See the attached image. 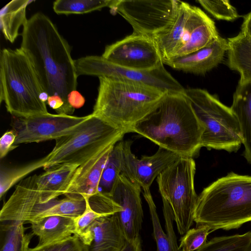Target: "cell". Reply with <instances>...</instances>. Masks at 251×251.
<instances>
[{
  "label": "cell",
  "instance_id": "obj_9",
  "mask_svg": "<svg viewBox=\"0 0 251 251\" xmlns=\"http://www.w3.org/2000/svg\"><path fill=\"white\" fill-rule=\"evenodd\" d=\"M195 172L193 158L180 156L156 178L162 202L170 207L177 231L182 236L194 222L198 198L194 186Z\"/></svg>",
  "mask_w": 251,
  "mask_h": 251
},
{
  "label": "cell",
  "instance_id": "obj_30",
  "mask_svg": "<svg viewBox=\"0 0 251 251\" xmlns=\"http://www.w3.org/2000/svg\"><path fill=\"white\" fill-rule=\"evenodd\" d=\"M85 199L86 205L84 211L74 218V235L78 237L85 245L89 246L93 240V227L95 223L99 218L108 215L94 211L89 203L88 199Z\"/></svg>",
  "mask_w": 251,
  "mask_h": 251
},
{
  "label": "cell",
  "instance_id": "obj_4",
  "mask_svg": "<svg viewBox=\"0 0 251 251\" xmlns=\"http://www.w3.org/2000/svg\"><path fill=\"white\" fill-rule=\"evenodd\" d=\"M98 95L92 114L130 132L153 111L167 92L133 81L99 77Z\"/></svg>",
  "mask_w": 251,
  "mask_h": 251
},
{
  "label": "cell",
  "instance_id": "obj_29",
  "mask_svg": "<svg viewBox=\"0 0 251 251\" xmlns=\"http://www.w3.org/2000/svg\"><path fill=\"white\" fill-rule=\"evenodd\" d=\"M122 140L113 147L103 169L99 185V191L109 194L121 172Z\"/></svg>",
  "mask_w": 251,
  "mask_h": 251
},
{
  "label": "cell",
  "instance_id": "obj_41",
  "mask_svg": "<svg viewBox=\"0 0 251 251\" xmlns=\"http://www.w3.org/2000/svg\"><path fill=\"white\" fill-rule=\"evenodd\" d=\"M122 251H142L141 238L139 237L131 242H127Z\"/></svg>",
  "mask_w": 251,
  "mask_h": 251
},
{
  "label": "cell",
  "instance_id": "obj_26",
  "mask_svg": "<svg viewBox=\"0 0 251 251\" xmlns=\"http://www.w3.org/2000/svg\"><path fill=\"white\" fill-rule=\"evenodd\" d=\"M196 251H251V231L214 237Z\"/></svg>",
  "mask_w": 251,
  "mask_h": 251
},
{
  "label": "cell",
  "instance_id": "obj_3",
  "mask_svg": "<svg viewBox=\"0 0 251 251\" xmlns=\"http://www.w3.org/2000/svg\"><path fill=\"white\" fill-rule=\"evenodd\" d=\"M251 221V176L230 172L205 188L194 212L196 226L229 230Z\"/></svg>",
  "mask_w": 251,
  "mask_h": 251
},
{
  "label": "cell",
  "instance_id": "obj_12",
  "mask_svg": "<svg viewBox=\"0 0 251 251\" xmlns=\"http://www.w3.org/2000/svg\"><path fill=\"white\" fill-rule=\"evenodd\" d=\"M89 115L78 117L49 113L29 117L12 116L10 126L16 135L14 146L55 140L74 131Z\"/></svg>",
  "mask_w": 251,
  "mask_h": 251
},
{
  "label": "cell",
  "instance_id": "obj_33",
  "mask_svg": "<svg viewBox=\"0 0 251 251\" xmlns=\"http://www.w3.org/2000/svg\"><path fill=\"white\" fill-rule=\"evenodd\" d=\"M203 8L218 20L232 21L237 19L236 8L229 0H197Z\"/></svg>",
  "mask_w": 251,
  "mask_h": 251
},
{
  "label": "cell",
  "instance_id": "obj_37",
  "mask_svg": "<svg viewBox=\"0 0 251 251\" xmlns=\"http://www.w3.org/2000/svg\"><path fill=\"white\" fill-rule=\"evenodd\" d=\"M47 103L57 114H66L64 102L60 96L57 95L49 96Z\"/></svg>",
  "mask_w": 251,
  "mask_h": 251
},
{
  "label": "cell",
  "instance_id": "obj_5",
  "mask_svg": "<svg viewBox=\"0 0 251 251\" xmlns=\"http://www.w3.org/2000/svg\"><path fill=\"white\" fill-rule=\"evenodd\" d=\"M49 97L29 57L21 49L0 53V101L12 116L29 117L49 113Z\"/></svg>",
  "mask_w": 251,
  "mask_h": 251
},
{
  "label": "cell",
  "instance_id": "obj_18",
  "mask_svg": "<svg viewBox=\"0 0 251 251\" xmlns=\"http://www.w3.org/2000/svg\"><path fill=\"white\" fill-rule=\"evenodd\" d=\"M227 49V40L220 36L209 45L169 61L165 64L176 70L203 75L222 61Z\"/></svg>",
  "mask_w": 251,
  "mask_h": 251
},
{
  "label": "cell",
  "instance_id": "obj_1",
  "mask_svg": "<svg viewBox=\"0 0 251 251\" xmlns=\"http://www.w3.org/2000/svg\"><path fill=\"white\" fill-rule=\"evenodd\" d=\"M21 48L31 61L44 91L57 95L64 102L66 114L75 109L68 96L76 90L77 75L67 42L46 15L37 12L23 26Z\"/></svg>",
  "mask_w": 251,
  "mask_h": 251
},
{
  "label": "cell",
  "instance_id": "obj_31",
  "mask_svg": "<svg viewBox=\"0 0 251 251\" xmlns=\"http://www.w3.org/2000/svg\"><path fill=\"white\" fill-rule=\"evenodd\" d=\"M143 193L149 206L157 251H174L166 232L162 228L151 191H144Z\"/></svg>",
  "mask_w": 251,
  "mask_h": 251
},
{
  "label": "cell",
  "instance_id": "obj_23",
  "mask_svg": "<svg viewBox=\"0 0 251 251\" xmlns=\"http://www.w3.org/2000/svg\"><path fill=\"white\" fill-rule=\"evenodd\" d=\"M227 40V64L240 74L238 83L251 80V37L241 31Z\"/></svg>",
  "mask_w": 251,
  "mask_h": 251
},
{
  "label": "cell",
  "instance_id": "obj_21",
  "mask_svg": "<svg viewBox=\"0 0 251 251\" xmlns=\"http://www.w3.org/2000/svg\"><path fill=\"white\" fill-rule=\"evenodd\" d=\"M230 108L239 125L244 147L243 155L251 164V80L238 83Z\"/></svg>",
  "mask_w": 251,
  "mask_h": 251
},
{
  "label": "cell",
  "instance_id": "obj_39",
  "mask_svg": "<svg viewBox=\"0 0 251 251\" xmlns=\"http://www.w3.org/2000/svg\"><path fill=\"white\" fill-rule=\"evenodd\" d=\"M63 242L46 245H37L34 248H30L29 247L25 251H57Z\"/></svg>",
  "mask_w": 251,
  "mask_h": 251
},
{
  "label": "cell",
  "instance_id": "obj_14",
  "mask_svg": "<svg viewBox=\"0 0 251 251\" xmlns=\"http://www.w3.org/2000/svg\"><path fill=\"white\" fill-rule=\"evenodd\" d=\"M131 144L130 140H122L121 174L138 185L143 192L150 191L155 178L180 157L159 147L154 154L139 159L132 153Z\"/></svg>",
  "mask_w": 251,
  "mask_h": 251
},
{
  "label": "cell",
  "instance_id": "obj_22",
  "mask_svg": "<svg viewBox=\"0 0 251 251\" xmlns=\"http://www.w3.org/2000/svg\"><path fill=\"white\" fill-rule=\"evenodd\" d=\"M74 218L50 216L30 223L33 234L38 238L37 245L63 242L74 235Z\"/></svg>",
  "mask_w": 251,
  "mask_h": 251
},
{
  "label": "cell",
  "instance_id": "obj_10",
  "mask_svg": "<svg viewBox=\"0 0 251 251\" xmlns=\"http://www.w3.org/2000/svg\"><path fill=\"white\" fill-rule=\"evenodd\" d=\"M77 76L95 75L126 79L146 84L167 93H184L185 89L162 64L155 69L140 71L114 64L101 56H87L74 60Z\"/></svg>",
  "mask_w": 251,
  "mask_h": 251
},
{
  "label": "cell",
  "instance_id": "obj_40",
  "mask_svg": "<svg viewBox=\"0 0 251 251\" xmlns=\"http://www.w3.org/2000/svg\"><path fill=\"white\" fill-rule=\"evenodd\" d=\"M241 31L251 37V11L244 16Z\"/></svg>",
  "mask_w": 251,
  "mask_h": 251
},
{
  "label": "cell",
  "instance_id": "obj_8",
  "mask_svg": "<svg viewBox=\"0 0 251 251\" xmlns=\"http://www.w3.org/2000/svg\"><path fill=\"white\" fill-rule=\"evenodd\" d=\"M184 95L203 127L201 147L236 152L242 144V139L238 122L231 108L204 89H185Z\"/></svg>",
  "mask_w": 251,
  "mask_h": 251
},
{
  "label": "cell",
  "instance_id": "obj_11",
  "mask_svg": "<svg viewBox=\"0 0 251 251\" xmlns=\"http://www.w3.org/2000/svg\"><path fill=\"white\" fill-rule=\"evenodd\" d=\"M180 0H117L111 9L133 28V33L152 37L173 22Z\"/></svg>",
  "mask_w": 251,
  "mask_h": 251
},
{
  "label": "cell",
  "instance_id": "obj_28",
  "mask_svg": "<svg viewBox=\"0 0 251 251\" xmlns=\"http://www.w3.org/2000/svg\"><path fill=\"white\" fill-rule=\"evenodd\" d=\"M3 225L5 231L1 251H25L29 248L33 233H25L24 223L7 222Z\"/></svg>",
  "mask_w": 251,
  "mask_h": 251
},
{
  "label": "cell",
  "instance_id": "obj_19",
  "mask_svg": "<svg viewBox=\"0 0 251 251\" xmlns=\"http://www.w3.org/2000/svg\"><path fill=\"white\" fill-rule=\"evenodd\" d=\"M93 233L89 251H122L127 242L116 213L99 218Z\"/></svg>",
  "mask_w": 251,
  "mask_h": 251
},
{
  "label": "cell",
  "instance_id": "obj_35",
  "mask_svg": "<svg viewBox=\"0 0 251 251\" xmlns=\"http://www.w3.org/2000/svg\"><path fill=\"white\" fill-rule=\"evenodd\" d=\"M16 138L14 131L12 129L6 131L0 139V158L2 159L13 149Z\"/></svg>",
  "mask_w": 251,
  "mask_h": 251
},
{
  "label": "cell",
  "instance_id": "obj_20",
  "mask_svg": "<svg viewBox=\"0 0 251 251\" xmlns=\"http://www.w3.org/2000/svg\"><path fill=\"white\" fill-rule=\"evenodd\" d=\"M78 167L76 165L66 164L36 175L37 189L41 195L42 204L55 200L64 195Z\"/></svg>",
  "mask_w": 251,
  "mask_h": 251
},
{
  "label": "cell",
  "instance_id": "obj_25",
  "mask_svg": "<svg viewBox=\"0 0 251 251\" xmlns=\"http://www.w3.org/2000/svg\"><path fill=\"white\" fill-rule=\"evenodd\" d=\"M32 0H13L0 11L1 30L5 38L13 43L19 35L20 27L27 21L26 9Z\"/></svg>",
  "mask_w": 251,
  "mask_h": 251
},
{
  "label": "cell",
  "instance_id": "obj_36",
  "mask_svg": "<svg viewBox=\"0 0 251 251\" xmlns=\"http://www.w3.org/2000/svg\"><path fill=\"white\" fill-rule=\"evenodd\" d=\"M57 251H89V248L78 237L73 235L62 243Z\"/></svg>",
  "mask_w": 251,
  "mask_h": 251
},
{
  "label": "cell",
  "instance_id": "obj_38",
  "mask_svg": "<svg viewBox=\"0 0 251 251\" xmlns=\"http://www.w3.org/2000/svg\"><path fill=\"white\" fill-rule=\"evenodd\" d=\"M68 101L74 108H79L83 106L85 100L84 97L77 91L71 92L68 96Z\"/></svg>",
  "mask_w": 251,
  "mask_h": 251
},
{
  "label": "cell",
  "instance_id": "obj_2",
  "mask_svg": "<svg viewBox=\"0 0 251 251\" xmlns=\"http://www.w3.org/2000/svg\"><path fill=\"white\" fill-rule=\"evenodd\" d=\"M202 125L181 93H167L158 106L130 132L148 139L180 156L193 157L201 148Z\"/></svg>",
  "mask_w": 251,
  "mask_h": 251
},
{
  "label": "cell",
  "instance_id": "obj_27",
  "mask_svg": "<svg viewBox=\"0 0 251 251\" xmlns=\"http://www.w3.org/2000/svg\"><path fill=\"white\" fill-rule=\"evenodd\" d=\"M117 0H57L53 9L57 14H84L108 7L112 8Z\"/></svg>",
  "mask_w": 251,
  "mask_h": 251
},
{
  "label": "cell",
  "instance_id": "obj_15",
  "mask_svg": "<svg viewBox=\"0 0 251 251\" xmlns=\"http://www.w3.org/2000/svg\"><path fill=\"white\" fill-rule=\"evenodd\" d=\"M141 188L120 174L108 194L121 207L116 213L127 242L140 237L144 213L140 193Z\"/></svg>",
  "mask_w": 251,
  "mask_h": 251
},
{
  "label": "cell",
  "instance_id": "obj_13",
  "mask_svg": "<svg viewBox=\"0 0 251 251\" xmlns=\"http://www.w3.org/2000/svg\"><path fill=\"white\" fill-rule=\"evenodd\" d=\"M101 56L117 65L146 71L164 64L152 37L134 33L106 46Z\"/></svg>",
  "mask_w": 251,
  "mask_h": 251
},
{
  "label": "cell",
  "instance_id": "obj_34",
  "mask_svg": "<svg viewBox=\"0 0 251 251\" xmlns=\"http://www.w3.org/2000/svg\"><path fill=\"white\" fill-rule=\"evenodd\" d=\"M91 208L98 213L111 215L121 210V207L116 203L108 194L99 191L88 199Z\"/></svg>",
  "mask_w": 251,
  "mask_h": 251
},
{
  "label": "cell",
  "instance_id": "obj_17",
  "mask_svg": "<svg viewBox=\"0 0 251 251\" xmlns=\"http://www.w3.org/2000/svg\"><path fill=\"white\" fill-rule=\"evenodd\" d=\"M115 145L109 146L79 166L63 195L89 199L98 193L103 169Z\"/></svg>",
  "mask_w": 251,
  "mask_h": 251
},
{
  "label": "cell",
  "instance_id": "obj_16",
  "mask_svg": "<svg viewBox=\"0 0 251 251\" xmlns=\"http://www.w3.org/2000/svg\"><path fill=\"white\" fill-rule=\"evenodd\" d=\"M36 175L20 180L0 211L1 222L26 223L34 211L42 204L41 197L37 189Z\"/></svg>",
  "mask_w": 251,
  "mask_h": 251
},
{
  "label": "cell",
  "instance_id": "obj_7",
  "mask_svg": "<svg viewBox=\"0 0 251 251\" xmlns=\"http://www.w3.org/2000/svg\"><path fill=\"white\" fill-rule=\"evenodd\" d=\"M219 36L214 22L204 12L180 1L172 23L152 38L165 64L209 45Z\"/></svg>",
  "mask_w": 251,
  "mask_h": 251
},
{
  "label": "cell",
  "instance_id": "obj_24",
  "mask_svg": "<svg viewBox=\"0 0 251 251\" xmlns=\"http://www.w3.org/2000/svg\"><path fill=\"white\" fill-rule=\"evenodd\" d=\"M86 200L82 197H66L61 200H55L40 204L34 210L26 223L50 216H60L75 218L84 211Z\"/></svg>",
  "mask_w": 251,
  "mask_h": 251
},
{
  "label": "cell",
  "instance_id": "obj_32",
  "mask_svg": "<svg viewBox=\"0 0 251 251\" xmlns=\"http://www.w3.org/2000/svg\"><path fill=\"white\" fill-rule=\"evenodd\" d=\"M212 231L209 227L202 225L189 229L180 240L178 246L180 251H197L207 242V237Z\"/></svg>",
  "mask_w": 251,
  "mask_h": 251
},
{
  "label": "cell",
  "instance_id": "obj_6",
  "mask_svg": "<svg viewBox=\"0 0 251 251\" xmlns=\"http://www.w3.org/2000/svg\"><path fill=\"white\" fill-rule=\"evenodd\" d=\"M125 131L103 119L90 114L72 132L55 140L52 150L46 156L24 165L27 175L66 164L80 166L109 146L122 140Z\"/></svg>",
  "mask_w": 251,
  "mask_h": 251
}]
</instances>
